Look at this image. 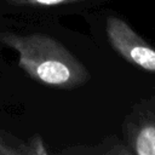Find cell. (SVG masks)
Instances as JSON below:
<instances>
[{
	"label": "cell",
	"mask_w": 155,
	"mask_h": 155,
	"mask_svg": "<svg viewBox=\"0 0 155 155\" xmlns=\"http://www.w3.org/2000/svg\"><path fill=\"white\" fill-rule=\"evenodd\" d=\"M0 42L15 50L18 53L19 68L45 86L74 90L90 79L86 67L50 35L0 31Z\"/></svg>",
	"instance_id": "6da1fadb"
},
{
	"label": "cell",
	"mask_w": 155,
	"mask_h": 155,
	"mask_svg": "<svg viewBox=\"0 0 155 155\" xmlns=\"http://www.w3.org/2000/svg\"><path fill=\"white\" fill-rule=\"evenodd\" d=\"M105 34L111 47L125 61L142 70L155 73V48L124 19L109 16L105 22Z\"/></svg>",
	"instance_id": "7a4b0ae2"
},
{
	"label": "cell",
	"mask_w": 155,
	"mask_h": 155,
	"mask_svg": "<svg viewBox=\"0 0 155 155\" xmlns=\"http://www.w3.org/2000/svg\"><path fill=\"white\" fill-rule=\"evenodd\" d=\"M127 149L137 155H155V115L137 117L126 125Z\"/></svg>",
	"instance_id": "3957f363"
},
{
	"label": "cell",
	"mask_w": 155,
	"mask_h": 155,
	"mask_svg": "<svg viewBox=\"0 0 155 155\" xmlns=\"http://www.w3.org/2000/svg\"><path fill=\"white\" fill-rule=\"evenodd\" d=\"M0 155H25L24 142L0 131Z\"/></svg>",
	"instance_id": "277c9868"
},
{
	"label": "cell",
	"mask_w": 155,
	"mask_h": 155,
	"mask_svg": "<svg viewBox=\"0 0 155 155\" xmlns=\"http://www.w3.org/2000/svg\"><path fill=\"white\" fill-rule=\"evenodd\" d=\"M85 0H6L12 6H27V7H53L59 5H68L80 2Z\"/></svg>",
	"instance_id": "5b68a950"
},
{
	"label": "cell",
	"mask_w": 155,
	"mask_h": 155,
	"mask_svg": "<svg viewBox=\"0 0 155 155\" xmlns=\"http://www.w3.org/2000/svg\"><path fill=\"white\" fill-rule=\"evenodd\" d=\"M25 155H47L50 151L39 134L31 136L27 142H24Z\"/></svg>",
	"instance_id": "8992f818"
}]
</instances>
